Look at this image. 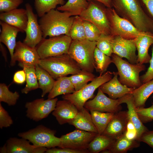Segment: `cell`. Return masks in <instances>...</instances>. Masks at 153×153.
Instances as JSON below:
<instances>
[{"instance_id": "cell-1", "label": "cell", "mask_w": 153, "mask_h": 153, "mask_svg": "<svg viewBox=\"0 0 153 153\" xmlns=\"http://www.w3.org/2000/svg\"><path fill=\"white\" fill-rule=\"evenodd\" d=\"M112 8L120 17L129 21L140 31L153 34V18L140 0H111Z\"/></svg>"}, {"instance_id": "cell-2", "label": "cell", "mask_w": 153, "mask_h": 153, "mask_svg": "<svg viewBox=\"0 0 153 153\" xmlns=\"http://www.w3.org/2000/svg\"><path fill=\"white\" fill-rule=\"evenodd\" d=\"M74 18L67 12H61L57 9L51 10L40 17L38 21L43 38L61 35L69 36Z\"/></svg>"}, {"instance_id": "cell-3", "label": "cell", "mask_w": 153, "mask_h": 153, "mask_svg": "<svg viewBox=\"0 0 153 153\" xmlns=\"http://www.w3.org/2000/svg\"><path fill=\"white\" fill-rule=\"evenodd\" d=\"M38 64L56 80L70 74L77 73L81 70L68 54L40 59Z\"/></svg>"}, {"instance_id": "cell-4", "label": "cell", "mask_w": 153, "mask_h": 153, "mask_svg": "<svg viewBox=\"0 0 153 153\" xmlns=\"http://www.w3.org/2000/svg\"><path fill=\"white\" fill-rule=\"evenodd\" d=\"M96 46V41L72 40L68 54L81 70L93 73L95 69L94 53Z\"/></svg>"}, {"instance_id": "cell-5", "label": "cell", "mask_w": 153, "mask_h": 153, "mask_svg": "<svg viewBox=\"0 0 153 153\" xmlns=\"http://www.w3.org/2000/svg\"><path fill=\"white\" fill-rule=\"evenodd\" d=\"M111 57L112 63L117 69L118 80L122 84L135 89L142 84L139 74L146 69L143 64H132L114 54H112Z\"/></svg>"}, {"instance_id": "cell-6", "label": "cell", "mask_w": 153, "mask_h": 153, "mask_svg": "<svg viewBox=\"0 0 153 153\" xmlns=\"http://www.w3.org/2000/svg\"><path fill=\"white\" fill-rule=\"evenodd\" d=\"M113 73L106 71L101 75L95 77L91 82L80 90L70 94L63 95L62 98L74 104L78 110L84 107L85 103L94 96L97 89L112 78Z\"/></svg>"}, {"instance_id": "cell-7", "label": "cell", "mask_w": 153, "mask_h": 153, "mask_svg": "<svg viewBox=\"0 0 153 153\" xmlns=\"http://www.w3.org/2000/svg\"><path fill=\"white\" fill-rule=\"evenodd\" d=\"M56 132L55 130L40 125L27 131L20 133L18 135L28 140L36 147L49 148L59 147L60 145V139L55 136Z\"/></svg>"}, {"instance_id": "cell-8", "label": "cell", "mask_w": 153, "mask_h": 153, "mask_svg": "<svg viewBox=\"0 0 153 153\" xmlns=\"http://www.w3.org/2000/svg\"><path fill=\"white\" fill-rule=\"evenodd\" d=\"M72 40L65 35L43 38L36 48L40 59L68 54Z\"/></svg>"}, {"instance_id": "cell-9", "label": "cell", "mask_w": 153, "mask_h": 153, "mask_svg": "<svg viewBox=\"0 0 153 153\" xmlns=\"http://www.w3.org/2000/svg\"><path fill=\"white\" fill-rule=\"evenodd\" d=\"M88 7L79 15L83 20L88 21L95 25L101 33L111 35L110 24L103 4L95 1L88 2Z\"/></svg>"}, {"instance_id": "cell-10", "label": "cell", "mask_w": 153, "mask_h": 153, "mask_svg": "<svg viewBox=\"0 0 153 153\" xmlns=\"http://www.w3.org/2000/svg\"><path fill=\"white\" fill-rule=\"evenodd\" d=\"M106 12L110 24L111 35L132 39L144 32L140 31L128 20L118 15L113 8L106 7Z\"/></svg>"}, {"instance_id": "cell-11", "label": "cell", "mask_w": 153, "mask_h": 153, "mask_svg": "<svg viewBox=\"0 0 153 153\" xmlns=\"http://www.w3.org/2000/svg\"><path fill=\"white\" fill-rule=\"evenodd\" d=\"M98 134L76 129L61 136L59 147L88 150L89 144Z\"/></svg>"}, {"instance_id": "cell-12", "label": "cell", "mask_w": 153, "mask_h": 153, "mask_svg": "<svg viewBox=\"0 0 153 153\" xmlns=\"http://www.w3.org/2000/svg\"><path fill=\"white\" fill-rule=\"evenodd\" d=\"M58 101L57 98L37 99L27 102L25 105L26 109V116L34 121L38 122L48 117L55 109Z\"/></svg>"}, {"instance_id": "cell-13", "label": "cell", "mask_w": 153, "mask_h": 153, "mask_svg": "<svg viewBox=\"0 0 153 153\" xmlns=\"http://www.w3.org/2000/svg\"><path fill=\"white\" fill-rule=\"evenodd\" d=\"M84 107L89 111L116 113L122 108L118 99H113L107 97L98 88L96 95L92 100L87 101Z\"/></svg>"}, {"instance_id": "cell-14", "label": "cell", "mask_w": 153, "mask_h": 153, "mask_svg": "<svg viewBox=\"0 0 153 153\" xmlns=\"http://www.w3.org/2000/svg\"><path fill=\"white\" fill-rule=\"evenodd\" d=\"M25 7L28 21L25 32L26 36L23 42L31 47L35 48L43 38L42 32L38 21L37 15L34 13L31 5L27 3Z\"/></svg>"}, {"instance_id": "cell-15", "label": "cell", "mask_w": 153, "mask_h": 153, "mask_svg": "<svg viewBox=\"0 0 153 153\" xmlns=\"http://www.w3.org/2000/svg\"><path fill=\"white\" fill-rule=\"evenodd\" d=\"M113 54L124 58L132 64L137 63V55L135 39H128L115 36L112 42Z\"/></svg>"}, {"instance_id": "cell-16", "label": "cell", "mask_w": 153, "mask_h": 153, "mask_svg": "<svg viewBox=\"0 0 153 153\" xmlns=\"http://www.w3.org/2000/svg\"><path fill=\"white\" fill-rule=\"evenodd\" d=\"M28 140L24 138L11 137L0 148L1 153H43L47 148L37 147L31 145Z\"/></svg>"}, {"instance_id": "cell-17", "label": "cell", "mask_w": 153, "mask_h": 153, "mask_svg": "<svg viewBox=\"0 0 153 153\" xmlns=\"http://www.w3.org/2000/svg\"><path fill=\"white\" fill-rule=\"evenodd\" d=\"M40 59L36 48L31 47L20 41L16 42L14 53V65L18 61L19 64L35 66Z\"/></svg>"}, {"instance_id": "cell-18", "label": "cell", "mask_w": 153, "mask_h": 153, "mask_svg": "<svg viewBox=\"0 0 153 153\" xmlns=\"http://www.w3.org/2000/svg\"><path fill=\"white\" fill-rule=\"evenodd\" d=\"M129 120L127 111H120L115 113L102 134L117 139L126 132Z\"/></svg>"}, {"instance_id": "cell-19", "label": "cell", "mask_w": 153, "mask_h": 153, "mask_svg": "<svg viewBox=\"0 0 153 153\" xmlns=\"http://www.w3.org/2000/svg\"><path fill=\"white\" fill-rule=\"evenodd\" d=\"M112 73L113 77L99 87L102 91L108 95L109 97L113 99H117L127 94H131L135 88L123 85L118 79V72Z\"/></svg>"}, {"instance_id": "cell-20", "label": "cell", "mask_w": 153, "mask_h": 153, "mask_svg": "<svg viewBox=\"0 0 153 153\" xmlns=\"http://www.w3.org/2000/svg\"><path fill=\"white\" fill-rule=\"evenodd\" d=\"M78 110L76 107L68 100L58 101L52 114L60 125L68 123L73 120Z\"/></svg>"}, {"instance_id": "cell-21", "label": "cell", "mask_w": 153, "mask_h": 153, "mask_svg": "<svg viewBox=\"0 0 153 153\" xmlns=\"http://www.w3.org/2000/svg\"><path fill=\"white\" fill-rule=\"evenodd\" d=\"M0 19L1 21L18 28L21 32L26 31L28 21L26 9L17 8L8 12H1Z\"/></svg>"}, {"instance_id": "cell-22", "label": "cell", "mask_w": 153, "mask_h": 153, "mask_svg": "<svg viewBox=\"0 0 153 153\" xmlns=\"http://www.w3.org/2000/svg\"><path fill=\"white\" fill-rule=\"evenodd\" d=\"M0 24L2 29L0 35V42L5 44L8 50L11 58L10 65L14 66L13 57L16 42V38L18 32V28L8 24L1 21Z\"/></svg>"}, {"instance_id": "cell-23", "label": "cell", "mask_w": 153, "mask_h": 153, "mask_svg": "<svg viewBox=\"0 0 153 153\" xmlns=\"http://www.w3.org/2000/svg\"><path fill=\"white\" fill-rule=\"evenodd\" d=\"M135 39L138 52L137 63L143 64L149 63L151 57L148 51L150 46L153 44V34L144 32Z\"/></svg>"}, {"instance_id": "cell-24", "label": "cell", "mask_w": 153, "mask_h": 153, "mask_svg": "<svg viewBox=\"0 0 153 153\" xmlns=\"http://www.w3.org/2000/svg\"><path fill=\"white\" fill-rule=\"evenodd\" d=\"M118 99L120 104L125 103L127 105L129 119L135 128L137 133V140L139 141L141 135L148 129L144 125L139 117L132 95L131 94H127Z\"/></svg>"}, {"instance_id": "cell-25", "label": "cell", "mask_w": 153, "mask_h": 153, "mask_svg": "<svg viewBox=\"0 0 153 153\" xmlns=\"http://www.w3.org/2000/svg\"><path fill=\"white\" fill-rule=\"evenodd\" d=\"M84 107L78 111L75 118L69 124L76 129L98 133L92 120L91 114Z\"/></svg>"}, {"instance_id": "cell-26", "label": "cell", "mask_w": 153, "mask_h": 153, "mask_svg": "<svg viewBox=\"0 0 153 153\" xmlns=\"http://www.w3.org/2000/svg\"><path fill=\"white\" fill-rule=\"evenodd\" d=\"M75 91L69 76H64L55 80L48 97L52 99L61 95L73 93Z\"/></svg>"}, {"instance_id": "cell-27", "label": "cell", "mask_w": 153, "mask_h": 153, "mask_svg": "<svg viewBox=\"0 0 153 153\" xmlns=\"http://www.w3.org/2000/svg\"><path fill=\"white\" fill-rule=\"evenodd\" d=\"M153 94V79L143 84L131 93L136 108L144 107L149 96Z\"/></svg>"}, {"instance_id": "cell-28", "label": "cell", "mask_w": 153, "mask_h": 153, "mask_svg": "<svg viewBox=\"0 0 153 153\" xmlns=\"http://www.w3.org/2000/svg\"><path fill=\"white\" fill-rule=\"evenodd\" d=\"M140 142L137 140H130L126 137L124 134L116 139L108 150L102 152L109 153H125L129 150L139 147Z\"/></svg>"}, {"instance_id": "cell-29", "label": "cell", "mask_w": 153, "mask_h": 153, "mask_svg": "<svg viewBox=\"0 0 153 153\" xmlns=\"http://www.w3.org/2000/svg\"><path fill=\"white\" fill-rule=\"evenodd\" d=\"M35 69L39 88L41 90V97H43L52 90L55 80L47 71L38 64L35 66Z\"/></svg>"}, {"instance_id": "cell-30", "label": "cell", "mask_w": 153, "mask_h": 153, "mask_svg": "<svg viewBox=\"0 0 153 153\" xmlns=\"http://www.w3.org/2000/svg\"><path fill=\"white\" fill-rule=\"evenodd\" d=\"M115 140L106 135L98 134L89 144L88 150L91 153H98L108 150Z\"/></svg>"}, {"instance_id": "cell-31", "label": "cell", "mask_w": 153, "mask_h": 153, "mask_svg": "<svg viewBox=\"0 0 153 153\" xmlns=\"http://www.w3.org/2000/svg\"><path fill=\"white\" fill-rule=\"evenodd\" d=\"M90 111L93 122L97 130L98 134H102L115 113L95 110Z\"/></svg>"}, {"instance_id": "cell-32", "label": "cell", "mask_w": 153, "mask_h": 153, "mask_svg": "<svg viewBox=\"0 0 153 153\" xmlns=\"http://www.w3.org/2000/svg\"><path fill=\"white\" fill-rule=\"evenodd\" d=\"M24 71L26 75V84L21 90L22 93L27 94L29 92L39 88L38 80L35 73V66L18 64Z\"/></svg>"}, {"instance_id": "cell-33", "label": "cell", "mask_w": 153, "mask_h": 153, "mask_svg": "<svg viewBox=\"0 0 153 153\" xmlns=\"http://www.w3.org/2000/svg\"><path fill=\"white\" fill-rule=\"evenodd\" d=\"M87 0H68L64 5L58 7L57 9L69 12L71 16L79 15L88 7Z\"/></svg>"}, {"instance_id": "cell-34", "label": "cell", "mask_w": 153, "mask_h": 153, "mask_svg": "<svg viewBox=\"0 0 153 153\" xmlns=\"http://www.w3.org/2000/svg\"><path fill=\"white\" fill-rule=\"evenodd\" d=\"M94 59L95 69L100 75L106 72L109 65L112 63L110 57L105 54L96 46L94 51Z\"/></svg>"}, {"instance_id": "cell-35", "label": "cell", "mask_w": 153, "mask_h": 153, "mask_svg": "<svg viewBox=\"0 0 153 153\" xmlns=\"http://www.w3.org/2000/svg\"><path fill=\"white\" fill-rule=\"evenodd\" d=\"M69 77L75 91L84 87L89 82L91 81L95 77L92 73L83 70Z\"/></svg>"}, {"instance_id": "cell-36", "label": "cell", "mask_w": 153, "mask_h": 153, "mask_svg": "<svg viewBox=\"0 0 153 153\" xmlns=\"http://www.w3.org/2000/svg\"><path fill=\"white\" fill-rule=\"evenodd\" d=\"M64 0H34V6L37 15L41 17L58 5L65 4Z\"/></svg>"}, {"instance_id": "cell-37", "label": "cell", "mask_w": 153, "mask_h": 153, "mask_svg": "<svg viewBox=\"0 0 153 153\" xmlns=\"http://www.w3.org/2000/svg\"><path fill=\"white\" fill-rule=\"evenodd\" d=\"M69 36L72 40L86 39L83 20L78 15L74 16L73 22L69 30Z\"/></svg>"}, {"instance_id": "cell-38", "label": "cell", "mask_w": 153, "mask_h": 153, "mask_svg": "<svg viewBox=\"0 0 153 153\" xmlns=\"http://www.w3.org/2000/svg\"><path fill=\"white\" fill-rule=\"evenodd\" d=\"M20 97L19 93L12 92L9 90L8 86L4 83L0 84V102H5L9 106L16 105Z\"/></svg>"}, {"instance_id": "cell-39", "label": "cell", "mask_w": 153, "mask_h": 153, "mask_svg": "<svg viewBox=\"0 0 153 153\" xmlns=\"http://www.w3.org/2000/svg\"><path fill=\"white\" fill-rule=\"evenodd\" d=\"M115 36L101 33L97 41L96 46L107 56L110 57L113 54L112 42Z\"/></svg>"}, {"instance_id": "cell-40", "label": "cell", "mask_w": 153, "mask_h": 153, "mask_svg": "<svg viewBox=\"0 0 153 153\" xmlns=\"http://www.w3.org/2000/svg\"><path fill=\"white\" fill-rule=\"evenodd\" d=\"M83 23L86 39L96 42L101 34L100 31L90 22L83 20Z\"/></svg>"}, {"instance_id": "cell-41", "label": "cell", "mask_w": 153, "mask_h": 153, "mask_svg": "<svg viewBox=\"0 0 153 153\" xmlns=\"http://www.w3.org/2000/svg\"><path fill=\"white\" fill-rule=\"evenodd\" d=\"M136 110L141 120L143 123L153 120V104L148 108H136Z\"/></svg>"}, {"instance_id": "cell-42", "label": "cell", "mask_w": 153, "mask_h": 153, "mask_svg": "<svg viewBox=\"0 0 153 153\" xmlns=\"http://www.w3.org/2000/svg\"><path fill=\"white\" fill-rule=\"evenodd\" d=\"M23 0H0V12H7L17 8Z\"/></svg>"}, {"instance_id": "cell-43", "label": "cell", "mask_w": 153, "mask_h": 153, "mask_svg": "<svg viewBox=\"0 0 153 153\" xmlns=\"http://www.w3.org/2000/svg\"><path fill=\"white\" fill-rule=\"evenodd\" d=\"M13 121L8 112L0 103V128H8L13 124Z\"/></svg>"}, {"instance_id": "cell-44", "label": "cell", "mask_w": 153, "mask_h": 153, "mask_svg": "<svg viewBox=\"0 0 153 153\" xmlns=\"http://www.w3.org/2000/svg\"><path fill=\"white\" fill-rule=\"evenodd\" d=\"M152 56L150 61V66L147 71L143 75L140 76L142 84L148 82L153 79V44L152 46Z\"/></svg>"}, {"instance_id": "cell-45", "label": "cell", "mask_w": 153, "mask_h": 153, "mask_svg": "<svg viewBox=\"0 0 153 153\" xmlns=\"http://www.w3.org/2000/svg\"><path fill=\"white\" fill-rule=\"evenodd\" d=\"M46 153H87V150H79L68 148H57L56 147L47 148Z\"/></svg>"}, {"instance_id": "cell-46", "label": "cell", "mask_w": 153, "mask_h": 153, "mask_svg": "<svg viewBox=\"0 0 153 153\" xmlns=\"http://www.w3.org/2000/svg\"><path fill=\"white\" fill-rule=\"evenodd\" d=\"M124 135L129 140H137L136 129L133 123L129 119L128 122L126 130Z\"/></svg>"}, {"instance_id": "cell-47", "label": "cell", "mask_w": 153, "mask_h": 153, "mask_svg": "<svg viewBox=\"0 0 153 153\" xmlns=\"http://www.w3.org/2000/svg\"><path fill=\"white\" fill-rule=\"evenodd\" d=\"M139 141L146 143L153 148V131L148 130L144 132L141 135Z\"/></svg>"}, {"instance_id": "cell-48", "label": "cell", "mask_w": 153, "mask_h": 153, "mask_svg": "<svg viewBox=\"0 0 153 153\" xmlns=\"http://www.w3.org/2000/svg\"><path fill=\"white\" fill-rule=\"evenodd\" d=\"M13 81L18 84H22L26 80V75L24 71L20 70L16 72L14 75Z\"/></svg>"}, {"instance_id": "cell-49", "label": "cell", "mask_w": 153, "mask_h": 153, "mask_svg": "<svg viewBox=\"0 0 153 153\" xmlns=\"http://www.w3.org/2000/svg\"><path fill=\"white\" fill-rule=\"evenodd\" d=\"M145 10L153 18V0H140Z\"/></svg>"}, {"instance_id": "cell-50", "label": "cell", "mask_w": 153, "mask_h": 153, "mask_svg": "<svg viewBox=\"0 0 153 153\" xmlns=\"http://www.w3.org/2000/svg\"><path fill=\"white\" fill-rule=\"evenodd\" d=\"M88 2L95 1L103 4L107 8H112L111 0H87Z\"/></svg>"}, {"instance_id": "cell-51", "label": "cell", "mask_w": 153, "mask_h": 153, "mask_svg": "<svg viewBox=\"0 0 153 153\" xmlns=\"http://www.w3.org/2000/svg\"><path fill=\"white\" fill-rule=\"evenodd\" d=\"M0 50L5 60H7V52L3 44L0 42Z\"/></svg>"}, {"instance_id": "cell-52", "label": "cell", "mask_w": 153, "mask_h": 153, "mask_svg": "<svg viewBox=\"0 0 153 153\" xmlns=\"http://www.w3.org/2000/svg\"><path fill=\"white\" fill-rule=\"evenodd\" d=\"M152 97H153V96H152Z\"/></svg>"}]
</instances>
